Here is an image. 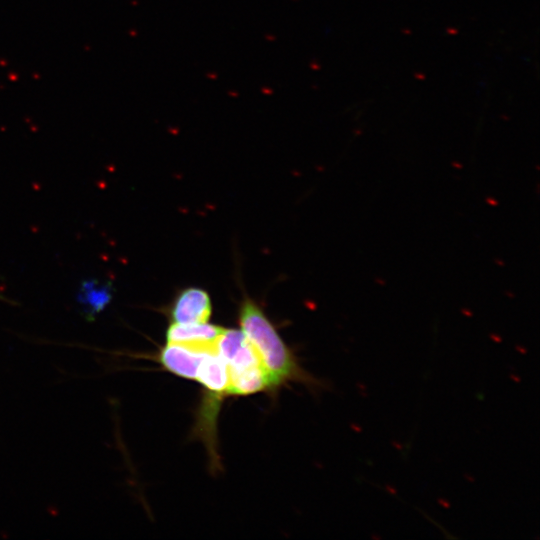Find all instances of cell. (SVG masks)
Returning a JSON list of instances; mask_svg holds the SVG:
<instances>
[{"label": "cell", "instance_id": "cell-1", "mask_svg": "<svg viewBox=\"0 0 540 540\" xmlns=\"http://www.w3.org/2000/svg\"><path fill=\"white\" fill-rule=\"evenodd\" d=\"M239 323L260 358L270 388L299 376V369L290 349L253 300L247 298L242 302Z\"/></svg>", "mask_w": 540, "mask_h": 540}, {"label": "cell", "instance_id": "cell-2", "mask_svg": "<svg viewBox=\"0 0 540 540\" xmlns=\"http://www.w3.org/2000/svg\"><path fill=\"white\" fill-rule=\"evenodd\" d=\"M217 354L226 363L228 373L262 367L257 352L242 330L225 329L217 344Z\"/></svg>", "mask_w": 540, "mask_h": 540}, {"label": "cell", "instance_id": "cell-3", "mask_svg": "<svg viewBox=\"0 0 540 540\" xmlns=\"http://www.w3.org/2000/svg\"><path fill=\"white\" fill-rule=\"evenodd\" d=\"M224 328L205 323H172L166 333L167 343L178 344L189 349L217 353L218 341Z\"/></svg>", "mask_w": 540, "mask_h": 540}, {"label": "cell", "instance_id": "cell-4", "mask_svg": "<svg viewBox=\"0 0 540 540\" xmlns=\"http://www.w3.org/2000/svg\"><path fill=\"white\" fill-rule=\"evenodd\" d=\"M212 313L209 294L200 288H186L174 299L170 307L172 323L189 324L208 322Z\"/></svg>", "mask_w": 540, "mask_h": 540}, {"label": "cell", "instance_id": "cell-5", "mask_svg": "<svg viewBox=\"0 0 540 540\" xmlns=\"http://www.w3.org/2000/svg\"><path fill=\"white\" fill-rule=\"evenodd\" d=\"M114 288L109 281L98 279L82 281L76 293V303L87 321H94L111 302Z\"/></svg>", "mask_w": 540, "mask_h": 540}, {"label": "cell", "instance_id": "cell-6", "mask_svg": "<svg viewBox=\"0 0 540 540\" xmlns=\"http://www.w3.org/2000/svg\"><path fill=\"white\" fill-rule=\"evenodd\" d=\"M206 353L182 345L167 343L159 354L162 366L171 373L186 379H197L200 363Z\"/></svg>", "mask_w": 540, "mask_h": 540}, {"label": "cell", "instance_id": "cell-7", "mask_svg": "<svg viewBox=\"0 0 540 540\" xmlns=\"http://www.w3.org/2000/svg\"><path fill=\"white\" fill-rule=\"evenodd\" d=\"M196 381L215 395L228 394L229 374L224 360L217 353H206L200 363Z\"/></svg>", "mask_w": 540, "mask_h": 540}, {"label": "cell", "instance_id": "cell-8", "mask_svg": "<svg viewBox=\"0 0 540 540\" xmlns=\"http://www.w3.org/2000/svg\"><path fill=\"white\" fill-rule=\"evenodd\" d=\"M229 374V395H249L270 388V384L263 367L248 371Z\"/></svg>", "mask_w": 540, "mask_h": 540}]
</instances>
